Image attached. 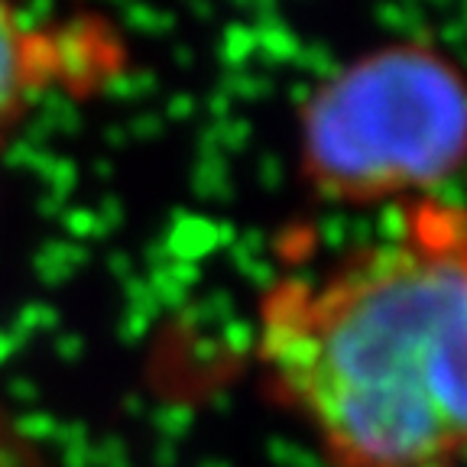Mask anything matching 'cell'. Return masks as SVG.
I'll return each instance as SVG.
<instances>
[{
  "label": "cell",
  "mask_w": 467,
  "mask_h": 467,
  "mask_svg": "<svg viewBox=\"0 0 467 467\" xmlns=\"http://www.w3.org/2000/svg\"><path fill=\"white\" fill-rule=\"evenodd\" d=\"M256 364L335 467H467V208L400 224L260 299Z\"/></svg>",
  "instance_id": "1"
},
{
  "label": "cell",
  "mask_w": 467,
  "mask_h": 467,
  "mask_svg": "<svg viewBox=\"0 0 467 467\" xmlns=\"http://www.w3.org/2000/svg\"><path fill=\"white\" fill-rule=\"evenodd\" d=\"M467 162V75L425 43L354 58L302 108V172L321 198L425 195Z\"/></svg>",
  "instance_id": "2"
},
{
  "label": "cell",
  "mask_w": 467,
  "mask_h": 467,
  "mask_svg": "<svg viewBox=\"0 0 467 467\" xmlns=\"http://www.w3.org/2000/svg\"><path fill=\"white\" fill-rule=\"evenodd\" d=\"M127 66V46L98 16L0 4V146L49 98L101 91Z\"/></svg>",
  "instance_id": "3"
}]
</instances>
